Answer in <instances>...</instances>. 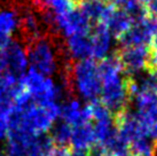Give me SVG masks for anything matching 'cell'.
Returning <instances> with one entry per match:
<instances>
[{
  "label": "cell",
  "instance_id": "cell-6",
  "mask_svg": "<svg viewBox=\"0 0 157 156\" xmlns=\"http://www.w3.org/2000/svg\"><path fill=\"white\" fill-rule=\"evenodd\" d=\"M90 37L93 47V57L96 60H103L110 55L113 46V36L105 23L99 22L93 24L90 31Z\"/></svg>",
  "mask_w": 157,
  "mask_h": 156
},
{
  "label": "cell",
  "instance_id": "cell-12",
  "mask_svg": "<svg viewBox=\"0 0 157 156\" xmlns=\"http://www.w3.org/2000/svg\"><path fill=\"white\" fill-rule=\"evenodd\" d=\"M71 133H72V126L64 121H60L51 127L49 135L52 137L55 146H69Z\"/></svg>",
  "mask_w": 157,
  "mask_h": 156
},
{
  "label": "cell",
  "instance_id": "cell-24",
  "mask_svg": "<svg viewBox=\"0 0 157 156\" xmlns=\"http://www.w3.org/2000/svg\"><path fill=\"white\" fill-rule=\"evenodd\" d=\"M136 1H139L140 4L144 5V6H147V5H148V2L150 1V0H136Z\"/></svg>",
  "mask_w": 157,
  "mask_h": 156
},
{
  "label": "cell",
  "instance_id": "cell-4",
  "mask_svg": "<svg viewBox=\"0 0 157 156\" xmlns=\"http://www.w3.org/2000/svg\"><path fill=\"white\" fill-rule=\"evenodd\" d=\"M0 53L5 64L4 72L13 75L17 79H22L28 67V57L24 46L18 43V40H10Z\"/></svg>",
  "mask_w": 157,
  "mask_h": 156
},
{
  "label": "cell",
  "instance_id": "cell-16",
  "mask_svg": "<svg viewBox=\"0 0 157 156\" xmlns=\"http://www.w3.org/2000/svg\"><path fill=\"white\" fill-rule=\"evenodd\" d=\"M70 150L69 146H55L48 156H70Z\"/></svg>",
  "mask_w": 157,
  "mask_h": 156
},
{
  "label": "cell",
  "instance_id": "cell-3",
  "mask_svg": "<svg viewBox=\"0 0 157 156\" xmlns=\"http://www.w3.org/2000/svg\"><path fill=\"white\" fill-rule=\"evenodd\" d=\"M55 28L59 35L71 37L74 35H87L92 28L90 22L83 12L76 6L68 13L55 18Z\"/></svg>",
  "mask_w": 157,
  "mask_h": 156
},
{
  "label": "cell",
  "instance_id": "cell-11",
  "mask_svg": "<svg viewBox=\"0 0 157 156\" xmlns=\"http://www.w3.org/2000/svg\"><path fill=\"white\" fill-rule=\"evenodd\" d=\"M18 28L17 13L12 5L0 6V33L10 37L12 33Z\"/></svg>",
  "mask_w": 157,
  "mask_h": 156
},
{
  "label": "cell",
  "instance_id": "cell-25",
  "mask_svg": "<svg viewBox=\"0 0 157 156\" xmlns=\"http://www.w3.org/2000/svg\"><path fill=\"white\" fill-rule=\"evenodd\" d=\"M142 156H154L153 154H147V155H142Z\"/></svg>",
  "mask_w": 157,
  "mask_h": 156
},
{
  "label": "cell",
  "instance_id": "cell-23",
  "mask_svg": "<svg viewBox=\"0 0 157 156\" xmlns=\"http://www.w3.org/2000/svg\"><path fill=\"white\" fill-rule=\"evenodd\" d=\"M153 155H154V156H157V139H156V140H155V142H154Z\"/></svg>",
  "mask_w": 157,
  "mask_h": 156
},
{
  "label": "cell",
  "instance_id": "cell-14",
  "mask_svg": "<svg viewBox=\"0 0 157 156\" xmlns=\"http://www.w3.org/2000/svg\"><path fill=\"white\" fill-rule=\"evenodd\" d=\"M153 139L148 137H141L130 143V152L135 156H142L147 154H153L154 149Z\"/></svg>",
  "mask_w": 157,
  "mask_h": 156
},
{
  "label": "cell",
  "instance_id": "cell-18",
  "mask_svg": "<svg viewBox=\"0 0 157 156\" xmlns=\"http://www.w3.org/2000/svg\"><path fill=\"white\" fill-rule=\"evenodd\" d=\"M147 9H148V13L157 16V0H150L147 5Z\"/></svg>",
  "mask_w": 157,
  "mask_h": 156
},
{
  "label": "cell",
  "instance_id": "cell-21",
  "mask_svg": "<svg viewBox=\"0 0 157 156\" xmlns=\"http://www.w3.org/2000/svg\"><path fill=\"white\" fill-rule=\"evenodd\" d=\"M151 71V90L157 93V70H150Z\"/></svg>",
  "mask_w": 157,
  "mask_h": 156
},
{
  "label": "cell",
  "instance_id": "cell-5",
  "mask_svg": "<svg viewBox=\"0 0 157 156\" xmlns=\"http://www.w3.org/2000/svg\"><path fill=\"white\" fill-rule=\"evenodd\" d=\"M117 57L122 63L124 72L127 76L148 69L149 67L148 46H131L121 48Z\"/></svg>",
  "mask_w": 157,
  "mask_h": 156
},
{
  "label": "cell",
  "instance_id": "cell-20",
  "mask_svg": "<svg viewBox=\"0 0 157 156\" xmlns=\"http://www.w3.org/2000/svg\"><path fill=\"white\" fill-rule=\"evenodd\" d=\"M70 156H88V149H76V148H72L70 150Z\"/></svg>",
  "mask_w": 157,
  "mask_h": 156
},
{
  "label": "cell",
  "instance_id": "cell-15",
  "mask_svg": "<svg viewBox=\"0 0 157 156\" xmlns=\"http://www.w3.org/2000/svg\"><path fill=\"white\" fill-rule=\"evenodd\" d=\"M149 70H157V38L153 40L149 48Z\"/></svg>",
  "mask_w": 157,
  "mask_h": 156
},
{
  "label": "cell",
  "instance_id": "cell-8",
  "mask_svg": "<svg viewBox=\"0 0 157 156\" xmlns=\"http://www.w3.org/2000/svg\"><path fill=\"white\" fill-rule=\"evenodd\" d=\"M154 38L149 35L142 22L134 23L128 30L118 38V44L121 48L131 46H148L153 43Z\"/></svg>",
  "mask_w": 157,
  "mask_h": 156
},
{
  "label": "cell",
  "instance_id": "cell-22",
  "mask_svg": "<svg viewBox=\"0 0 157 156\" xmlns=\"http://www.w3.org/2000/svg\"><path fill=\"white\" fill-rule=\"evenodd\" d=\"M108 1H109L111 5H113L115 7H122L126 0H108Z\"/></svg>",
  "mask_w": 157,
  "mask_h": 156
},
{
  "label": "cell",
  "instance_id": "cell-10",
  "mask_svg": "<svg viewBox=\"0 0 157 156\" xmlns=\"http://www.w3.org/2000/svg\"><path fill=\"white\" fill-rule=\"evenodd\" d=\"M105 24L107 25L113 37L119 38L131 28L133 23L122 8L116 7L105 20Z\"/></svg>",
  "mask_w": 157,
  "mask_h": 156
},
{
  "label": "cell",
  "instance_id": "cell-13",
  "mask_svg": "<svg viewBox=\"0 0 157 156\" xmlns=\"http://www.w3.org/2000/svg\"><path fill=\"white\" fill-rule=\"evenodd\" d=\"M122 9L126 13L133 24L144 21L149 14L147 6L140 4L136 0H126L122 6Z\"/></svg>",
  "mask_w": 157,
  "mask_h": 156
},
{
  "label": "cell",
  "instance_id": "cell-19",
  "mask_svg": "<svg viewBox=\"0 0 157 156\" xmlns=\"http://www.w3.org/2000/svg\"><path fill=\"white\" fill-rule=\"evenodd\" d=\"M10 40H12L10 37L0 33V51H2V49H4V48L6 47L9 43H10Z\"/></svg>",
  "mask_w": 157,
  "mask_h": 156
},
{
  "label": "cell",
  "instance_id": "cell-17",
  "mask_svg": "<svg viewBox=\"0 0 157 156\" xmlns=\"http://www.w3.org/2000/svg\"><path fill=\"white\" fill-rule=\"evenodd\" d=\"M8 129V117L0 115V139H2L7 133Z\"/></svg>",
  "mask_w": 157,
  "mask_h": 156
},
{
  "label": "cell",
  "instance_id": "cell-26",
  "mask_svg": "<svg viewBox=\"0 0 157 156\" xmlns=\"http://www.w3.org/2000/svg\"><path fill=\"white\" fill-rule=\"evenodd\" d=\"M126 156H135V155H133V154H131V153H130V154H128V155H126Z\"/></svg>",
  "mask_w": 157,
  "mask_h": 156
},
{
  "label": "cell",
  "instance_id": "cell-1",
  "mask_svg": "<svg viewBox=\"0 0 157 156\" xmlns=\"http://www.w3.org/2000/svg\"><path fill=\"white\" fill-rule=\"evenodd\" d=\"M98 65L102 82L101 102L116 117L125 111L130 103L128 77L124 72L117 54L108 55Z\"/></svg>",
  "mask_w": 157,
  "mask_h": 156
},
{
  "label": "cell",
  "instance_id": "cell-7",
  "mask_svg": "<svg viewBox=\"0 0 157 156\" xmlns=\"http://www.w3.org/2000/svg\"><path fill=\"white\" fill-rule=\"evenodd\" d=\"M66 49L71 60L84 61L93 57V47L90 33L87 35H74L67 38Z\"/></svg>",
  "mask_w": 157,
  "mask_h": 156
},
{
  "label": "cell",
  "instance_id": "cell-2",
  "mask_svg": "<svg viewBox=\"0 0 157 156\" xmlns=\"http://www.w3.org/2000/svg\"><path fill=\"white\" fill-rule=\"evenodd\" d=\"M69 82L72 92L90 102L98 101L101 96V82L99 65L94 61L90 60L76 61L72 63L69 71Z\"/></svg>",
  "mask_w": 157,
  "mask_h": 156
},
{
  "label": "cell",
  "instance_id": "cell-9",
  "mask_svg": "<svg viewBox=\"0 0 157 156\" xmlns=\"http://www.w3.org/2000/svg\"><path fill=\"white\" fill-rule=\"evenodd\" d=\"M95 143L93 123H84L72 127L70 146L76 149H88Z\"/></svg>",
  "mask_w": 157,
  "mask_h": 156
}]
</instances>
